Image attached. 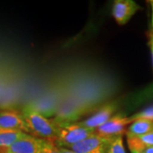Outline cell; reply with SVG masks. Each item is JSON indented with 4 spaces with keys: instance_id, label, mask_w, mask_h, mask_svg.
<instances>
[{
    "instance_id": "6da1fadb",
    "label": "cell",
    "mask_w": 153,
    "mask_h": 153,
    "mask_svg": "<svg viewBox=\"0 0 153 153\" xmlns=\"http://www.w3.org/2000/svg\"><path fill=\"white\" fill-rule=\"evenodd\" d=\"M21 112L27 125L30 134L55 144L58 126L54 121L46 118L32 105L23 107Z\"/></svg>"
},
{
    "instance_id": "7a4b0ae2",
    "label": "cell",
    "mask_w": 153,
    "mask_h": 153,
    "mask_svg": "<svg viewBox=\"0 0 153 153\" xmlns=\"http://www.w3.org/2000/svg\"><path fill=\"white\" fill-rule=\"evenodd\" d=\"M57 126V140L55 145L58 147H71L95 133L94 129L83 127L78 123Z\"/></svg>"
},
{
    "instance_id": "3957f363",
    "label": "cell",
    "mask_w": 153,
    "mask_h": 153,
    "mask_svg": "<svg viewBox=\"0 0 153 153\" xmlns=\"http://www.w3.org/2000/svg\"><path fill=\"white\" fill-rule=\"evenodd\" d=\"M132 123L131 117H127L123 113H118L111 117L105 123L96 128L95 134L109 138L120 136L126 133L128 127Z\"/></svg>"
},
{
    "instance_id": "277c9868",
    "label": "cell",
    "mask_w": 153,
    "mask_h": 153,
    "mask_svg": "<svg viewBox=\"0 0 153 153\" xmlns=\"http://www.w3.org/2000/svg\"><path fill=\"white\" fill-rule=\"evenodd\" d=\"M112 138L100 136L94 133L93 135L67 149L76 153H107Z\"/></svg>"
},
{
    "instance_id": "5b68a950",
    "label": "cell",
    "mask_w": 153,
    "mask_h": 153,
    "mask_svg": "<svg viewBox=\"0 0 153 153\" xmlns=\"http://www.w3.org/2000/svg\"><path fill=\"white\" fill-rule=\"evenodd\" d=\"M140 7L133 0H116L112 5V16L119 26L127 24Z\"/></svg>"
},
{
    "instance_id": "8992f818",
    "label": "cell",
    "mask_w": 153,
    "mask_h": 153,
    "mask_svg": "<svg viewBox=\"0 0 153 153\" xmlns=\"http://www.w3.org/2000/svg\"><path fill=\"white\" fill-rule=\"evenodd\" d=\"M1 129L22 130L30 134L22 112L15 110L0 111V130Z\"/></svg>"
},
{
    "instance_id": "52a82bcc",
    "label": "cell",
    "mask_w": 153,
    "mask_h": 153,
    "mask_svg": "<svg viewBox=\"0 0 153 153\" xmlns=\"http://www.w3.org/2000/svg\"><path fill=\"white\" fill-rule=\"evenodd\" d=\"M117 107V105L116 103H110V104L105 105L104 107H102L98 112H96L89 118L82 121V122H80L78 123L83 127L95 130L96 128H98L100 126L105 123L111 117H113L112 115L116 111Z\"/></svg>"
},
{
    "instance_id": "ba28073f",
    "label": "cell",
    "mask_w": 153,
    "mask_h": 153,
    "mask_svg": "<svg viewBox=\"0 0 153 153\" xmlns=\"http://www.w3.org/2000/svg\"><path fill=\"white\" fill-rule=\"evenodd\" d=\"M7 151L9 153H41V139L30 134L14 143Z\"/></svg>"
},
{
    "instance_id": "9c48e42d",
    "label": "cell",
    "mask_w": 153,
    "mask_h": 153,
    "mask_svg": "<svg viewBox=\"0 0 153 153\" xmlns=\"http://www.w3.org/2000/svg\"><path fill=\"white\" fill-rule=\"evenodd\" d=\"M29 134L22 130L15 129H1L0 130V147L9 148L14 143L26 138Z\"/></svg>"
},
{
    "instance_id": "30bf717a",
    "label": "cell",
    "mask_w": 153,
    "mask_h": 153,
    "mask_svg": "<svg viewBox=\"0 0 153 153\" xmlns=\"http://www.w3.org/2000/svg\"><path fill=\"white\" fill-rule=\"evenodd\" d=\"M153 129V122L148 120H136L133 122L126 130L127 137L144 135Z\"/></svg>"
},
{
    "instance_id": "8fae6325",
    "label": "cell",
    "mask_w": 153,
    "mask_h": 153,
    "mask_svg": "<svg viewBox=\"0 0 153 153\" xmlns=\"http://www.w3.org/2000/svg\"><path fill=\"white\" fill-rule=\"evenodd\" d=\"M127 143L129 151H144L145 148L153 146V129L141 136L127 137Z\"/></svg>"
},
{
    "instance_id": "7c38bea8",
    "label": "cell",
    "mask_w": 153,
    "mask_h": 153,
    "mask_svg": "<svg viewBox=\"0 0 153 153\" xmlns=\"http://www.w3.org/2000/svg\"><path fill=\"white\" fill-rule=\"evenodd\" d=\"M107 153H126L123 142V135L112 138L108 147Z\"/></svg>"
},
{
    "instance_id": "4fadbf2b",
    "label": "cell",
    "mask_w": 153,
    "mask_h": 153,
    "mask_svg": "<svg viewBox=\"0 0 153 153\" xmlns=\"http://www.w3.org/2000/svg\"><path fill=\"white\" fill-rule=\"evenodd\" d=\"M133 122L136 120H148L153 122V106L143 110L140 112L131 116Z\"/></svg>"
},
{
    "instance_id": "5bb4252c",
    "label": "cell",
    "mask_w": 153,
    "mask_h": 153,
    "mask_svg": "<svg viewBox=\"0 0 153 153\" xmlns=\"http://www.w3.org/2000/svg\"><path fill=\"white\" fill-rule=\"evenodd\" d=\"M41 153H60L54 143L41 140Z\"/></svg>"
},
{
    "instance_id": "9a60e30c",
    "label": "cell",
    "mask_w": 153,
    "mask_h": 153,
    "mask_svg": "<svg viewBox=\"0 0 153 153\" xmlns=\"http://www.w3.org/2000/svg\"><path fill=\"white\" fill-rule=\"evenodd\" d=\"M150 48H151V52H152V65H153V31L151 32L150 34Z\"/></svg>"
},
{
    "instance_id": "2e32d148",
    "label": "cell",
    "mask_w": 153,
    "mask_h": 153,
    "mask_svg": "<svg viewBox=\"0 0 153 153\" xmlns=\"http://www.w3.org/2000/svg\"><path fill=\"white\" fill-rule=\"evenodd\" d=\"M57 147H58V146H57ZM58 150H59L60 153H76L74 152H72L71 150H69V149H67V148L64 147H58Z\"/></svg>"
},
{
    "instance_id": "e0dca14e",
    "label": "cell",
    "mask_w": 153,
    "mask_h": 153,
    "mask_svg": "<svg viewBox=\"0 0 153 153\" xmlns=\"http://www.w3.org/2000/svg\"><path fill=\"white\" fill-rule=\"evenodd\" d=\"M144 153H153V146H151V147H146L144 149L143 151Z\"/></svg>"
},
{
    "instance_id": "ac0fdd59",
    "label": "cell",
    "mask_w": 153,
    "mask_h": 153,
    "mask_svg": "<svg viewBox=\"0 0 153 153\" xmlns=\"http://www.w3.org/2000/svg\"><path fill=\"white\" fill-rule=\"evenodd\" d=\"M130 152L131 153H144L143 152V151H139V150H131V151H130Z\"/></svg>"
}]
</instances>
